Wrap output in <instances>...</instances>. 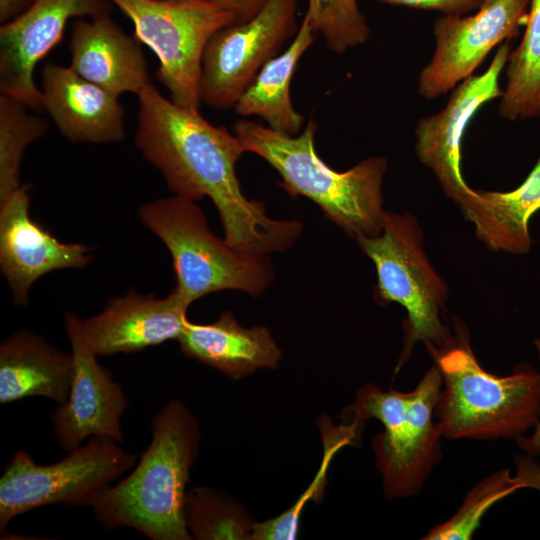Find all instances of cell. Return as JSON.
<instances>
[{
  "instance_id": "24",
  "label": "cell",
  "mask_w": 540,
  "mask_h": 540,
  "mask_svg": "<svg viewBox=\"0 0 540 540\" xmlns=\"http://www.w3.org/2000/svg\"><path fill=\"white\" fill-rule=\"evenodd\" d=\"M323 442V458L319 470L307 489L286 511L253 526L251 540H294L297 536L299 520L309 501L319 502L323 497L326 476L335 454L347 445H358L361 441L363 424L354 420L333 425L327 416L319 419Z\"/></svg>"
},
{
  "instance_id": "5",
  "label": "cell",
  "mask_w": 540,
  "mask_h": 540,
  "mask_svg": "<svg viewBox=\"0 0 540 540\" xmlns=\"http://www.w3.org/2000/svg\"><path fill=\"white\" fill-rule=\"evenodd\" d=\"M441 387V373L433 363L413 390H383L368 383L358 389L347 409L350 420L364 424L376 419L383 425L371 447L388 499L418 495L441 461L443 435L435 420Z\"/></svg>"
},
{
  "instance_id": "26",
  "label": "cell",
  "mask_w": 540,
  "mask_h": 540,
  "mask_svg": "<svg viewBox=\"0 0 540 540\" xmlns=\"http://www.w3.org/2000/svg\"><path fill=\"white\" fill-rule=\"evenodd\" d=\"M47 130L45 119L29 114L24 103L0 93V202L21 186L24 151Z\"/></svg>"
},
{
  "instance_id": "10",
  "label": "cell",
  "mask_w": 540,
  "mask_h": 540,
  "mask_svg": "<svg viewBox=\"0 0 540 540\" xmlns=\"http://www.w3.org/2000/svg\"><path fill=\"white\" fill-rule=\"evenodd\" d=\"M296 18V0H266L251 18L216 31L203 51L201 102L218 110L234 107L264 65L296 34Z\"/></svg>"
},
{
  "instance_id": "13",
  "label": "cell",
  "mask_w": 540,
  "mask_h": 540,
  "mask_svg": "<svg viewBox=\"0 0 540 540\" xmlns=\"http://www.w3.org/2000/svg\"><path fill=\"white\" fill-rule=\"evenodd\" d=\"M65 326L75 371L67 400L57 404L51 414L56 440L67 452L79 447L88 437L121 443L120 419L128 405L123 389L97 361L98 355L83 336L81 319L67 312Z\"/></svg>"
},
{
  "instance_id": "6",
  "label": "cell",
  "mask_w": 540,
  "mask_h": 540,
  "mask_svg": "<svg viewBox=\"0 0 540 540\" xmlns=\"http://www.w3.org/2000/svg\"><path fill=\"white\" fill-rule=\"evenodd\" d=\"M138 215L169 250L175 288L191 304L223 290L259 296L274 280L268 256L240 251L217 237L192 199L179 195L157 199L140 206Z\"/></svg>"
},
{
  "instance_id": "19",
  "label": "cell",
  "mask_w": 540,
  "mask_h": 540,
  "mask_svg": "<svg viewBox=\"0 0 540 540\" xmlns=\"http://www.w3.org/2000/svg\"><path fill=\"white\" fill-rule=\"evenodd\" d=\"M178 342L181 351L233 379L259 369H275L282 351L264 326L243 327L231 311H224L212 323L187 320Z\"/></svg>"
},
{
  "instance_id": "29",
  "label": "cell",
  "mask_w": 540,
  "mask_h": 540,
  "mask_svg": "<svg viewBox=\"0 0 540 540\" xmlns=\"http://www.w3.org/2000/svg\"><path fill=\"white\" fill-rule=\"evenodd\" d=\"M380 3L434 10L443 15H466L478 10L485 0H376Z\"/></svg>"
},
{
  "instance_id": "11",
  "label": "cell",
  "mask_w": 540,
  "mask_h": 540,
  "mask_svg": "<svg viewBox=\"0 0 540 540\" xmlns=\"http://www.w3.org/2000/svg\"><path fill=\"white\" fill-rule=\"evenodd\" d=\"M530 0H485L471 15H442L434 23L435 50L421 70L418 91L432 100L473 75L499 43L516 37Z\"/></svg>"
},
{
  "instance_id": "25",
  "label": "cell",
  "mask_w": 540,
  "mask_h": 540,
  "mask_svg": "<svg viewBox=\"0 0 540 540\" xmlns=\"http://www.w3.org/2000/svg\"><path fill=\"white\" fill-rule=\"evenodd\" d=\"M185 521L192 538L251 540L253 521L230 497L212 488L187 489Z\"/></svg>"
},
{
  "instance_id": "7",
  "label": "cell",
  "mask_w": 540,
  "mask_h": 540,
  "mask_svg": "<svg viewBox=\"0 0 540 540\" xmlns=\"http://www.w3.org/2000/svg\"><path fill=\"white\" fill-rule=\"evenodd\" d=\"M357 242L376 268V301L398 303L407 313L396 374L418 342L441 348L452 339L453 329L442 319L447 285L427 257L422 230L412 214L386 211L382 231Z\"/></svg>"
},
{
  "instance_id": "18",
  "label": "cell",
  "mask_w": 540,
  "mask_h": 540,
  "mask_svg": "<svg viewBox=\"0 0 540 540\" xmlns=\"http://www.w3.org/2000/svg\"><path fill=\"white\" fill-rule=\"evenodd\" d=\"M141 43L113 21L110 13L74 22L70 67L81 77L120 96L138 95L150 81Z\"/></svg>"
},
{
  "instance_id": "15",
  "label": "cell",
  "mask_w": 540,
  "mask_h": 540,
  "mask_svg": "<svg viewBox=\"0 0 540 540\" xmlns=\"http://www.w3.org/2000/svg\"><path fill=\"white\" fill-rule=\"evenodd\" d=\"M29 208L27 184L0 202V267L18 305L28 304L30 289L41 276L83 268L93 258L89 246L64 243L41 227Z\"/></svg>"
},
{
  "instance_id": "14",
  "label": "cell",
  "mask_w": 540,
  "mask_h": 540,
  "mask_svg": "<svg viewBox=\"0 0 540 540\" xmlns=\"http://www.w3.org/2000/svg\"><path fill=\"white\" fill-rule=\"evenodd\" d=\"M110 13L105 0H34L18 17L0 28V93L28 108L41 110L43 96L34 69L62 39L72 18Z\"/></svg>"
},
{
  "instance_id": "27",
  "label": "cell",
  "mask_w": 540,
  "mask_h": 540,
  "mask_svg": "<svg viewBox=\"0 0 540 540\" xmlns=\"http://www.w3.org/2000/svg\"><path fill=\"white\" fill-rule=\"evenodd\" d=\"M520 489V483L508 468L491 473L468 491L460 507L448 520L430 528L422 539H471L489 509Z\"/></svg>"
},
{
  "instance_id": "16",
  "label": "cell",
  "mask_w": 540,
  "mask_h": 540,
  "mask_svg": "<svg viewBox=\"0 0 540 540\" xmlns=\"http://www.w3.org/2000/svg\"><path fill=\"white\" fill-rule=\"evenodd\" d=\"M190 305L175 287L165 298L130 290L111 299L100 313L81 319V329L98 356L134 353L178 340Z\"/></svg>"
},
{
  "instance_id": "2",
  "label": "cell",
  "mask_w": 540,
  "mask_h": 540,
  "mask_svg": "<svg viewBox=\"0 0 540 540\" xmlns=\"http://www.w3.org/2000/svg\"><path fill=\"white\" fill-rule=\"evenodd\" d=\"M152 439L132 472L91 506L106 529L132 528L152 540H190L185 499L200 443L196 417L179 400L153 418Z\"/></svg>"
},
{
  "instance_id": "32",
  "label": "cell",
  "mask_w": 540,
  "mask_h": 540,
  "mask_svg": "<svg viewBox=\"0 0 540 540\" xmlns=\"http://www.w3.org/2000/svg\"><path fill=\"white\" fill-rule=\"evenodd\" d=\"M534 346L537 352L538 360L540 362V338L534 340ZM520 449L529 455L540 456V421L531 430L530 434H526L516 441Z\"/></svg>"
},
{
  "instance_id": "12",
  "label": "cell",
  "mask_w": 540,
  "mask_h": 540,
  "mask_svg": "<svg viewBox=\"0 0 540 540\" xmlns=\"http://www.w3.org/2000/svg\"><path fill=\"white\" fill-rule=\"evenodd\" d=\"M510 51L509 41H505L483 73L471 75L460 82L440 112L422 117L417 123L416 155L432 170L445 195L458 205L474 192L461 171V145L465 130L484 104L502 96L499 78Z\"/></svg>"
},
{
  "instance_id": "28",
  "label": "cell",
  "mask_w": 540,
  "mask_h": 540,
  "mask_svg": "<svg viewBox=\"0 0 540 540\" xmlns=\"http://www.w3.org/2000/svg\"><path fill=\"white\" fill-rule=\"evenodd\" d=\"M304 16L337 54L365 43L370 34L358 0H308Z\"/></svg>"
},
{
  "instance_id": "1",
  "label": "cell",
  "mask_w": 540,
  "mask_h": 540,
  "mask_svg": "<svg viewBox=\"0 0 540 540\" xmlns=\"http://www.w3.org/2000/svg\"><path fill=\"white\" fill-rule=\"evenodd\" d=\"M137 98L136 147L175 195L213 202L229 245L268 256L295 243L300 221L273 219L261 201L243 193L236 164L246 151L235 133L175 104L152 83Z\"/></svg>"
},
{
  "instance_id": "20",
  "label": "cell",
  "mask_w": 540,
  "mask_h": 540,
  "mask_svg": "<svg viewBox=\"0 0 540 540\" xmlns=\"http://www.w3.org/2000/svg\"><path fill=\"white\" fill-rule=\"evenodd\" d=\"M74 371L72 352L22 329L0 345V403L41 396L62 404L69 396Z\"/></svg>"
},
{
  "instance_id": "22",
  "label": "cell",
  "mask_w": 540,
  "mask_h": 540,
  "mask_svg": "<svg viewBox=\"0 0 540 540\" xmlns=\"http://www.w3.org/2000/svg\"><path fill=\"white\" fill-rule=\"evenodd\" d=\"M316 35L303 16L290 45L264 65L234 105L235 112L242 117L258 116L266 126L284 134L300 133L304 117L292 103L290 85L298 62Z\"/></svg>"
},
{
  "instance_id": "21",
  "label": "cell",
  "mask_w": 540,
  "mask_h": 540,
  "mask_svg": "<svg viewBox=\"0 0 540 540\" xmlns=\"http://www.w3.org/2000/svg\"><path fill=\"white\" fill-rule=\"evenodd\" d=\"M459 206L488 248L526 254L531 248L529 221L540 210V157L517 188L508 192L474 190Z\"/></svg>"
},
{
  "instance_id": "23",
  "label": "cell",
  "mask_w": 540,
  "mask_h": 540,
  "mask_svg": "<svg viewBox=\"0 0 540 540\" xmlns=\"http://www.w3.org/2000/svg\"><path fill=\"white\" fill-rule=\"evenodd\" d=\"M505 68L500 116L510 121L540 117V0H530L524 35Z\"/></svg>"
},
{
  "instance_id": "34",
  "label": "cell",
  "mask_w": 540,
  "mask_h": 540,
  "mask_svg": "<svg viewBox=\"0 0 540 540\" xmlns=\"http://www.w3.org/2000/svg\"><path fill=\"white\" fill-rule=\"evenodd\" d=\"M168 1H184V0H168Z\"/></svg>"
},
{
  "instance_id": "17",
  "label": "cell",
  "mask_w": 540,
  "mask_h": 540,
  "mask_svg": "<svg viewBox=\"0 0 540 540\" xmlns=\"http://www.w3.org/2000/svg\"><path fill=\"white\" fill-rule=\"evenodd\" d=\"M41 92L44 110L69 141L110 143L125 138L119 96L70 66L47 63L41 71Z\"/></svg>"
},
{
  "instance_id": "8",
  "label": "cell",
  "mask_w": 540,
  "mask_h": 540,
  "mask_svg": "<svg viewBox=\"0 0 540 540\" xmlns=\"http://www.w3.org/2000/svg\"><path fill=\"white\" fill-rule=\"evenodd\" d=\"M133 24L134 37L159 61L158 80L175 104L199 110L204 48L234 16L213 0H109Z\"/></svg>"
},
{
  "instance_id": "33",
  "label": "cell",
  "mask_w": 540,
  "mask_h": 540,
  "mask_svg": "<svg viewBox=\"0 0 540 540\" xmlns=\"http://www.w3.org/2000/svg\"><path fill=\"white\" fill-rule=\"evenodd\" d=\"M34 0H0V22L6 24L22 14Z\"/></svg>"
},
{
  "instance_id": "31",
  "label": "cell",
  "mask_w": 540,
  "mask_h": 540,
  "mask_svg": "<svg viewBox=\"0 0 540 540\" xmlns=\"http://www.w3.org/2000/svg\"><path fill=\"white\" fill-rule=\"evenodd\" d=\"M234 16V21L251 18L264 5L266 0H213Z\"/></svg>"
},
{
  "instance_id": "4",
  "label": "cell",
  "mask_w": 540,
  "mask_h": 540,
  "mask_svg": "<svg viewBox=\"0 0 540 540\" xmlns=\"http://www.w3.org/2000/svg\"><path fill=\"white\" fill-rule=\"evenodd\" d=\"M317 124L310 120L296 135H288L251 120H240L234 133L246 152L264 159L279 174L291 197L316 203L326 218L349 236L374 237L383 228L382 185L387 169L383 157H369L349 170L332 169L315 149Z\"/></svg>"
},
{
  "instance_id": "9",
  "label": "cell",
  "mask_w": 540,
  "mask_h": 540,
  "mask_svg": "<svg viewBox=\"0 0 540 540\" xmlns=\"http://www.w3.org/2000/svg\"><path fill=\"white\" fill-rule=\"evenodd\" d=\"M135 462L136 456L118 442L98 436L50 465H40L19 450L0 479V527L4 529L16 516L42 506H92Z\"/></svg>"
},
{
  "instance_id": "3",
  "label": "cell",
  "mask_w": 540,
  "mask_h": 540,
  "mask_svg": "<svg viewBox=\"0 0 540 540\" xmlns=\"http://www.w3.org/2000/svg\"><path fill=\"white\" fill-rule=\"evenodd\" d=\"M442 377L435 418L448 440H515L540 421V371L528 363L499 376L485 370L470 334L453 318V336L441 348H426Z\"/></svg>"
},
{
  "instance_id": "30",
  "label": "cell",
  "mask_w": 540,
  "mask_h": 540,
  "mask_svg": "<svg viewBox=\"0 0 540 540\" xmlns=\"http://www.w3.org/2000/svg\"><path fill=\"white\" fill-rule=\"evenodd\" d=\"M515 477L521 488H529L540 493V462L535 456L527 453L517 454L514 457Z\"/></svg>"
}]
</instances>
